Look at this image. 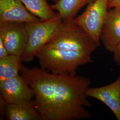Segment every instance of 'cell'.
<instances>
[{"instance_id": "obj_1", "label": "cell", "mask_w": 120, "mask_h": 120, "mask_svg": "<svg viewBox=\"0 0 120 120\" xmlns=\"http://www.w3.org/2000/svg\"><path fill=\"white\" fill-rule=\"evenodd\" d=\"M20 73L35 93V106L41 120L89 119L92 106L86 94L91 81L80 75L55 74L22 64Z\"/></svg>"}, {"instance_id": "obj_2", "label": "cell", "mask_w": 120, "mask_h": 120, "mask_svg": "<svg viewBox=\"0 0 120 120\" xmlns=\"http://www.w3.org/2000/svg\"><path fill=\"white\" fill-rule=\"evenodd\" d=\"M99 46L73 18L63 20L43 48L61 57L81 58L91 56Z\"/></svg>"}, {"instance_id": "obj_3", "label": "cell", "mask_w": 120, "mask_h": 120, "mask_svg": "<svg viewBox=\"0 0 120 120\" xmlns=\"http://www.w3.org/2000/svg\"><path fill=\"white\" fill-rule=\"evenodd\" d=\"M62 21L57 12L56 16L50 19L25 23L28 40L26 50L22 56L23 62H30L36 56Z\"/></svg>"}, {"instance_id": "obj_4", "label": "cell", "mask_w": 120, "mask_h": 120, "mask_svg": "<svg viewBox=\"0 0 120 120\" xmlns=\"http://www.w3.org/2000/svg\"><path fill=\"white\" fill-rule=\"evenodd\" d=\"M109 0H95L87 4L85 11L74 18L75 23L100 45V35L107 14Z\"/></svg>"}, {"instance_id": "obj_5", "label": "cell", "mask_w": 120, "mask_h": 120, "mask_svg": "<svg viewBox=\"0 0 120 120\" xmlns=\"http://www.w3.org/2000/svg\"><path fill=\"white\" fill-rule=\"evenodd\" d=\"M0 97L7 104H27L33 101L34 92L22 75L0 81Z\"/></svg>"}, {"instance_id": "obj_6", "label": "cell", "mask_w": 120, "mask_h": 120, "mask_svg": "<svg viewBox=\"0 0 120 120\" xmlns=\"http://www.w3.org/2000/svg\"><path fill=\"white\" fill-rule=\"evenodd\" d=\"M0 39L3 41L9 54L22 57L26 50L28 40L25 23H0Z\"/></svg>"}, {"instance_id": "obj_7", "label": "cell", "mask_w": 120, "mask_h": 120, "mask_svg": "<svg viewBox=\"0 0 120 120\" xmlns=\"http://www.w3.org/2000/svg\"><path fill=\"white\" fill-rule=\"evenodd\" d=\"M87 97L101 101L110 109L116 118L120 120V75L116 81L106 86L89 88L86 91Z\"/></svg>"}, {"instance_id": "obj_8", "label": "cell", "mask_w": 120, "mask_h": 120, "mask_svg": "<svg viewBox=\"0 0 120 120\" xmlns=\"http://www.w3.org/2000/svg\"><path fill=\"white\" fill-rule=\"evenodd\" d=\"M40 21L31 14L19 0H0V23H26Z\"/></svg>"}, {"instance_id": "obj_9", "label": "cell", "mask_w": 120, "mask_h": 120, "mask_svg": "<svg viewBox=\"0 0 120 120\" xmlns=\"http://www.w3.org/2000/svg\"><path fill=\"white\" fill-rule=\"evenodd\" d=\"M105 49L112 52L120 42V9L108 10L100 35Z\"/></svg>"}, {"instance_id": "obj_10", "label": "cell", "mask_w": 120, "mask_h": 120, "mask_svg": "<svg viewBox=\"0 0 120 120\" xmlns=\"http://www.w3.org/2000/svg\"><path fill=\"white\" fill-rule=\"evenodd\" d=\"M5 116L8 120H41L34 101L27 104H7Z\"/></svg>"}, {"instance_id": "obj_11", "label": "cell", "mask_w": 120, "mask_h": 120, "mask_svg": "<svg viewBox=\"0 0 120 120\" xmlns=\"http://www.w3.org/2000/svg\"><path fill=\"white\" fill-rule=\"evenodd\" d=\"M95 0H59L51 5L63 20L74 18L79 10Z\"/></svg>"}, {"instance_id": "obj_12", "label": "cell", "mask_w": 120, "mask_h": 120, "mask_svg": "<svg viewBox=\"0 0 120 120\" xmlns=\"http://www.w3.org/2000/svg\"><path fill=\"white\" fill-rule=\"evenodd\" d=\"M31 14L42 21H45L54 17V12L47 0H19Z\"/></svg>"}, {"instance_id": "obj_13", "label": "cell", "mask_w": 120, "mask_h": 120, "mask_svg": "<svg viewBox=\"0 0 120 120\" xmlns=\"http://www.w3.org/2000/svg\"><path fill=\"white\" fill-rule=\"evenodd\" d=\"M22 61L21 56L12 54L0 59V81L19 75Z\"/></svg>"}, {"instance_id": "obj_14", "label": "cell", "mask_w": 120, "mask_h": 120, "mask_svg": "<svg viewBox=\"0 0 120 120\" xmlns=\"http://www.w3.org/2000/svg\"><path fill=\"white\" fill-rule=\"evenodd\" d=\"M113 60L117 65L120 66V42L112 52Z\"/></svg>"}, {"instance_id": "obj_15", "label": "cell", "mask_w": 120, "mask_h": 120, "mask_svg": "<svg viewBox=\"0 0 120 120\" xmlns=\"http://www.w3.org/2000/svg\"><path fill=\"white\" fill-rule=\"evenodd\" d=\"M9 52L5 47L3 41L0 39V59L8 56Z\"/></svg>"}, {"instance_id": "obj_16", "label": "cell", "mask_w": 120, "mask_h": 120, "mask_svg": "<svg viewBox=\"0 0 120 120\" xmlns=\"http://www.w3.org/2000/svg\"><path fill=\"white\" fill-rule=\"evenodd\" d=\"M7 103L4 101V100L0 97V120L3 119L4 116H5V110Z\"/></svg>"}, {"instance_id": "obj_17", "label": "cell", "mask_w": 120, "mask_h": 120, "mask_svg": "<svg viewBox=\"0 0 120 120\" xmlns=\"http://www.w3.org/2000/svg\"><path fill=\"white\" fill-rule=\"evenodd\" d=\"M108 7L120 9V0H109Z\"/></svg>"}, {"instance_id": "obj_18", "label": "cell", "mask_w": 120, "mask_h": 120, "mask_svg": "<svg viewBox=\"0 0 120 120\" xmlns=\"http://www.w3.org/2000/svg\"><path fill=\"white\" fill-rule=\"evenodd\" d=\"M51 0L52 1H53V2H54V3H55L56 2H57V1H58L59 0Z\"/></svg>"}]
</instances>
